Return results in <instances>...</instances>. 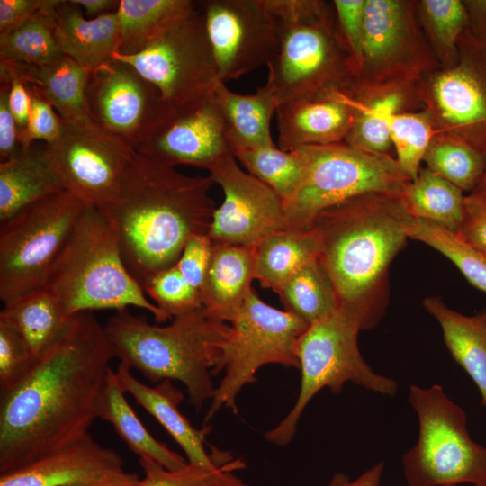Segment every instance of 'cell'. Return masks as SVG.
Here are the masks:
<instances>
[{"mask_svg": "<svg viewBox=\"0 0 486 486\" xmlns=\"http://www.w3.org/2000/svg\"><path fill=\"white\" fill-rule=\"evenodd\" d=\"M414 220L400 193L373 192L320 212L309 227L318 235L320 260L338 306L359 314L367 328L382 316L376 293L390 263L410 238Z\"/></svg>", "mask_w": 486, "mask_h": 486, "instance_id": "cell-3", "label": "cell"}, {"mask_svg": "<svg viewBox=\"0 0 486 486\" xmlns=\"http://www.w3.org/2000/svg\"><path fill=\"white\" fill-rule=\"evenodd\" d=\"M224 199L215 208L207 235L212 243L256 247L267 236L292 227L283 199L267 184L242 170L234 156L209 169Z\"/></svg>", "mask_w": 486, "mask_h": 486, "instance_id": "cell-18", "label": "cell"}, {"mask_svg": "<svg viewBox=\"0 0 486 486\" xmlns=\"http://www.w3.org/2000/svg\"><path fill=\"white\" fill-rule=\"evenodd\" d=\"M254 248L212 243L201 296L212 319L230 323L252 290Z\"/></svg>", "mask_w": 486, "mask_h": 486, "instance_id": "cell-25", "label": "cell"}, {"mask_svg": "<svg viewBox=\"0 0 486 486\" xmlns=\"http://www.w3.org/2000/svg\"><path fill=\"white\" fill-rule=\"evenodd\" d=\"M124 471L122 455L88 432L28 464L3 473L0 486H65Z\"/></svg>", "mask_w": 486, "mask_h": 486, "instance_id": "cell-20", "label": "cell"}, {"mask_svg": "<svg viewBox=\"0 0 486 486\" xmlns=\"http://www.w3.org/2000/svg\"><path fill=\"white\" fill-rule=\"evenodd\" d=\"M395 159L402 172L414 179L428 145L436 134L431 117L424 108L392 113L388 118Z\"/></svg>", "mask_w": 486, "mask_h": 486, "instance_id": "cell-41", "label": "cell"}, {"mask_svg": "<svg viewBox=\"0 0 486 486\" xmlns=\"http://www.w3.org/2000/svg\"><path fill=\"white\" fill-rule=\"evenodd\" d=\"M70 318L45 287L4 303L0 311V322L22 336L36 361L62 335Z\"/></svg>", "mask_w": 486, "mask_h": 486, "instance_id": "cell-32", "label": "cell"}, {"mask_svg": "<svg viewBox=\"0 0 486 486\" xmlns=\"http://www.w3.org/2000/svg\"><path fill=\"white\" fill-rule=\"evenodd\" d=\"M9 84L0 87V158L1 162L16 157L21 151L15 121L9 108Z\"/></svg>", "mask_w": 486, "mask_h": 486, "instance_id": "cell-50", "label": "cell"}, {"mask_svg": "<svg viewBox=\"0 0 486 486\" xmlns=\"http://www.w3.org/2000/svg\"><path fill=\"white\" fill-rule=\"evenodd\" d=\"M213 94L222 113L234 156L240 149L274 146L270 122L278 105L266 86L255 94H240L219 81Z\"/></svg>", "mask_w": 486, "mask_h": 486, "instance_id": "cell-28", "label": "cell"}, {"mask_svg": "<svg viewBox=\"0 0 486 486\" xmlns=\"http://www.w3.org/2000/svg\"><path fill=\"white\" fill-rule=\"evenodd\" d=\"M140 477L136 472L125 471L100 478L78 482L65 486H138Z\"/></svg>", "mask_w": 486, "mask_h": 486, "instance_id": "cell-54", "label": "cell"}, {"mask_svg": "<svg viewBox=\"0 0 486 486\" xmlns=\"http://www.w3.org/2000/svg\"><path fill=\"white\" fill-rule=\"evenodd\" d=\"M176 107L212 92L220 81L203 17L194 8L165 23L137 53L115 52Z\"/></svg>", "mask_w": 486, "mask_h": 486, "instance_id": "cell-13", "label": "cell"}, {"mask_svg": "<svg viewBox=\"0 0 486 486\" xmlns=\"http://www.w3.org/2000/svg\"><path fill=\"white\" fill-rule=\"evenodd\" d=\"M417 16L440 67L454 66L459 58V39L470 27L464 1L419 0L417 1Z\"/></svg>", "mask_w": 486, "mask_h": 486, "instance_id": "cell-35", "label": "cell"}, {"mask_svg": "<svg viewBox=\"0 0 486 486\" xmlns=\"http://www.w3.org/2000/svg\"><path fill=\"white\" fill-rule=\"evenodd\" d=\"M144 476L138 486H250L235 472L244 467L241 460L231 459L214 468L192 464L179 470H169L154 460L139 457Z\"/></svg>", "mask_w": 486, "mask_h": 486, "instance_id": "cell-42", "label": "cell"}, {"mask_svg": "<svg viewBox=\"0 0 486 486\" xmlns=\"http://www.w3.org/2000/svg\"><path fill=\"white\" fill-rule=\"evenodd\" d=\"M213 184L210 176L184 175L135 150L116 198L102 210L127 268L141 286L176 265L192 237L208 233L215 210Z\"/></svg>", "mask_w": 486, "mask_h": 486, "instance_id": "cell-2", "label": "cell"}, {"mask_svg": "<svg viewBox=\"0 0 486 486\" xmlns=\"http://www.w3.org/2000/svg\"><path fill=\"white\" fill-rule=\"evenodd\" d=\"M440 68L417 16V1L366 0L360 59L341 91L367 94L411 88Z\"/></svg>", "mask_w": 486, "mask_h": 486, "instance_id": "cell-8", "label": "cell"}, {"mask_svg": "<svg viewBox=\"0 0 486 486\" xmlns=\"http://www.w3.org/2000/svg\"><path fill=\"white\" fill-rule=\"evenodd\" d=\"M320 253V240L312 228L276 231L254 247V278L277 293L302 266L319 258Z\"/></svg>", "mask_w": 486, "mask_h": 486, "instance_id": "cell-30", "label": "cell"}, {"mask_svg": "<svg viewBox=\"0 0 486 486\" xmlns=\"http://www.w3.org/2000/svg\"><path fill=\"white\" fill-rule=\"evenodd\" d=\"M278 27H293L314 22L323 17L332 2L321 0H259Z\"/></svg>", "mask_w": 486, "mask_h": 486, "instance_id": "cell-45", "label": "cell"}, {"mask_svg": "<svg viewBox=\"0 0 486 486\" xmlns=\"http://www.w3.org/2000/svg\"><path fill=\"white\" fill-rule=\"evenodd\" d=\"M309 325L288 310L263 302L252 289L229 323L214 374L224 371L215 388L205 420L221 408L238 411L242 388L256 381L258 370L270 364L299 368L298 342Z\"/></svg>", "mask_w": 486, "mask_h": 486, "instance_id": "cell-9", "label": "cell"}, {"mask_svg": "<svg viewBox=\"0 0 486 486\" xmlns=\"http://www.w3.org/2000/svg\"><path fill=\"white\" fill-rule=\"evenodd\" d=\"M458 52L457 63L426 75L416 85V94L436 132L457 136L486 157V42L469 27L459 39Z\"/></svg>", "mask_w": 486, "mask_h": 486, "instance_id": "cell-14", "label": "cell"}, {"mask_svg": "<svg viewBox=\"0 0 486 486\" xmlns=\"http://www.w3.org/2000/svg\"><path fill=\"white\" fill-rule=\"evenodd\" d=\"M8 84L9 90V108L15 121L19 142L22 144L24 140L31 110V96L27 86L19 79L12 78Z\"/></svg>", "mask_w": 486, "mask_h": 486, "instance_id": "cell-51", "label": "cell"}, {"mask_svg": "<svg viewBox=\"0 0 486 486\" xmlns=\"http://www.w3.org/2000/svg\"><path fill=\"white\" fill-rule=\"evenodd\" d=\"M464 219L459 235L486 256V194H469L464 199Z\"/></svg>", "mask_w": 486, "mask_h": 486, "instance_id": "cell-49", "label": "cell"}, {"mask_svg": "<svg viewBox=\"0 0 486 486\" xmlns=\"http://www.w3.org/2000/svg\"><path fill=\"white\" fill-rule=\"evenodd\" d=\"M86 205L67 191L0 222V299L7 303L44 287Z\"/></svg>", "mask_w": 486, "mask_h": 486, "instance_id": "cell-11", "label": "cell"}, {"mask_svg": "<svg viewBox=\"0 0 486 486\" xmlns=\"http://www.w3.org/2000/svg\"><path fill=\"white\" fill-rule=\"evenodd\" d=\"M277 294L285 310L309 326L332 314L339 305L333 282L320 257L296 272Z\"/></svg>", "mask_w": 486, "mask_h": 486, "instance_id": "cell-34", "label": "cell"}, {"mask_svg": "<svg viewBox=\"0 0 486 486\" xmlns=\"http://www.w3.org/2000/svg\"><path fill=\"white\" fill-rule=\"evenodd\" d=\"M35 362L22 336L0 322V392L17 384Z\"/></svg>", "mask_w": 486, "mask_h": 486, "instance_id": "cell-44", "label": "cell"}, {"mask_svg": "<svg viewBox=\"0 0 486 486\" xmlns=\"http://www.w3.org/2000/svg\"><path fill=\"white\" fill-rule=\"evenodd\" d=\"M89 74L67 56L42 65L0 59L1 84L12 78L21 80L47 100L61 120L72 123L95 124L86 99Z\"/></svg>", "mask_w": 486, "mask_h": 486, "instance_id": "cell-24", "label": "cell"}, {"mask_svg": "<svg viewBox=\"0 0 486 486\" xmlns=\"http://www.w3.org/2000/svg\"><path fill=\"white\" fill-rule=\"evenodd\" d=\"M116 375L125 392L130 393L146 411L152 415L178 444L189 464L214 468L231 460L227 453L213 449L209 454L204 447L207 427L195 428L180 411L183 392L172 381L165 380L148 386L131 374L130 369L119 363Z\"/></svg>", "mask_w": 486, "mask_h": 486, "instance_id": "cell-22", "label": "cell"}, {"mask_svg": "<svg viewBox=\"0 0 486 486\" xmlns=\"http://www.w3.org/2000/svg\"><path fill=\"white\" fill-rule=\"evenodd\" d=\"M410 238L423 242L450 259L471 284L486 292V256L459 235L430 220L415 219Z\"/></svg>", "mask_w": 486, "mask_h": 486, "instance_id": "cell-40", "label": "cell"}, {"mask_svg": "<svg viewBox=\"0 0 486 486\" xmlns=\"http://www.w3.org/2000/svg\"><path fill=\"white\" fill-rule=\"evenodd\" d=\"M298 149L302 177L295 193L284 202L292 227L308 229L320 212L363 194L401 193L410 181L395 158L345 142Z\"/></svg>", "mask_w": 486, "mask_h": 486, "instance_id": "cell-10", "label": "cell"}, {"mask_svg": "<svg viewBox=\"0 0 486 486\" xmlns=\"http://www.w3.org/2000/svg\"><path fill=\"white\" fill-rule=\"evenodd\" d=\"M202 14L220 81L268 66L280 49V30L259 0H205Z\"/></svg>", "mask_w": 486, "mask_h": 486, "instance_id": "cell-16", "label": "cell"}, {"mask_svg": "<svg viewBox=\"0 0 486 486\" xmlns=\"http://www.w3.org/2000/svg\"><path fill=\"white\" fill-rule=\"evenodd\" d=\"M423 304L439 323L448 351L476 384L486 406V310L464 315L435 296L426 298Z\"/></svg>", "mask_w": 486, "mask_h": 486, "instance_id": "cell-27", "label": "cell"}, {"mask_svg": "<svg viewBox=\"0 0 486 486\" xmlns=\"http://www.w3.org/2000/svg\"><path fill=\"white\" fill-rule=\"evenodd\" d=\"M26 86L31 96V110L22 150L30 149L34 140L51 143L58 137L62 128V120L54 111V107L36 90Z\"/></svg>", "mask_w": 486, "mask_h": 486, "instance_id": "cell-46", "label": "cell"}, {"mask_svg": "<svg viewBox=\"0 0 486 486\" xmlns=\"http://www.w3.org/2000/svg\"><path fill=\"white\" fill-rule=\"evenodd\" d=\"M341 92L354 109L353 122L344 142L370 153L392 157V151L394 149L388 123L389 116L399 112L423 108L415 87L359 95Z\"/></svg>", "mask_w": 486, "mask_h": 486, "instance_id": "cell-26", "label": "cell"}, {"mask_svg": "<svg viewBox=\"0 0 486 486\" xmlns=\"http://www.w3.org/2000/svg\"><path fill=\"white\" fill-rule=\"evenodd\" d=\"M384 469V462L381 461L367 469L355 480L344 472H336L328 486H380Z\"/></svg>", "mask_w": 486, "mask_h": 486, "instance_id": "cell-53", "label": "cell"}, {"mask_svg": "<svg viewBox=\"0 0 486 486\" xmlns=\"http://www.w3.org/2000/svg\"><path fill=\"white\" fill-rule=\"evenodd\" d=\"M279 148L344 142L354 109L339 90L325 95L284 102L275 111Z\"/></svg>", "mask_w": 486, "mask_h": 486, "instance_id": "cell-21", "label": "cell"}, {"mask_svg": "<svg viewBox=\"0 0 486 486\" xmlns=\"http://www.w3.org/2000/svg\"><path fill=\"white\" fill-rule=\"evenodd\" d=\"M135 149L96 124L62 120L58 137L46 144L48 162L65 191L86 206L105 208L117 196Z\"/></svg>", "mask_w": 486, "mask_h": 486, "instance_id": "cell-15", "label": "cell"}, {"mask_svg": "<svg viewBox=\"0 0 486 486\" xmlns=\"http://www.w3.org/2000/svg\"><path fill=\"white\" fill-rule=\"evenodd\" d=\"M400 197L414 219L430 220L459 233L465 213L464 192L428 167H421L404 185Z\"/></svg>", "mask_w": 486, "mask_h": 486, "instance_id": "cell-33", "label": "cell"}, {"mask_svg": "<svg viewBox=\"0 0 486 486\" xmlns=\"http://www.w3.org/2000/svg\"><path fill=\"white\" fill-rule=\"evenodd\" d=\"M65 191L44 148L32 147L0 163V222L47 196Z\"/></svg>", "mask_w": 486, "mask_h": 486, "instance_id": "cell-29", "label": "cell"}, {"mask_svg": "<svg viewBox=\"0 0 486 486\" xmlns=\"http://www.w3.org/2000/svg\"><path fill=\"white\" fill-rule=\"evenodd\" d=\"M45 7L60 50L87 72L110 61L119 51L122 32L116 11L86 18L74 0H45Z\"/></svg>", "mask_w": 486, "mask_h": 486, "instance_id": "cell-23", "label": "cell"}, {"mask_svg": "<svg viewBox=\"0 0 486 486\" xmlns=\"http://www.w3.org/2000/svg\"><path fill=\"white\" fill-rule=\"evenodd\" d=\"M42 0H0V33L22 24L40 6Z\"/></svg>", "mask_w": 486, "mask_h": 486, "instance_id": "cell-52", "label": "cell"}, {"mask_svg": "<svg viewBox=\"0 0 486 486\" xmlns=\"http://www.w3.org/2000/svg\"><path fill=\"white\" fill-rule=\"evenodd\" d=\"M194 5L191 0H121L116 11L122 32L118 52H139L165 23Z\"/></svg>", "mask_w": 486, "mask_h": 486, "instance_id": "cell-37", "label": "cell"}, {"mask_svg": "<svg viewBox=\"0 0 486 486\" xmlns=\"http://www.w3.org/2000/svg\"><path fill=\"white\" fill-rule=\"evenodd\" d=\"M44 287L67 318L132 306L148 311L158 323L172 320L148 300L127 268L115 231L100 208L85 207Z\"/></svg>", "mask_w": 486, "mask_h": 486, "instance_id": "cell-5", "label": "cell"}, {"mask_svg": "<svg viewBox=\"0 0 486 486\" xmlns=\"http://www.w3.org/2000/svg\"><path fill=\"white\" fill-rule=\"evenodd\" d=\"M113 358L93 311L73 315L29 373L0 392L1 474L89 432Z\"/></svg>", "mask_w": 486, "mask_h": 486, "instance_id": "cell-1", "label": "cell"}, {"mask_svg": "<svg viewBox=\"0 0 486 486\" xmlns=\"http://www.w3.org/2000/svg\"><path fill=\"white\" fill-rule=\"evenodd\" d=\"M142 287L148 298L171 319L202 307L200 292L176 265L151 276Z\"/></svg>", "mask_w": 486, "mask_h": 486, "instance_id": "cell-43", "label": "cell"}, {"mask_svg": "<svg viewBox=\"0 0 486 486\" xmlns=\"http://www.w3.org/2000/svg\"><path fill=\"white\" fill-rule=\"evenodd\" d=\"M363 329V319L340 306L308 327L297 347L302 374L297 400L289 413L265 434L267 441L276 446L292 441L305 408L324 388L339 393L346 382H352L377 393L396 395L397 382L375 373L364 361L358 346Z\"/></svg>", "mask_w": 486, "mask_h": 486, "instance_id": "cell-6", "label": "cell"}, {"mask_svg": "<svg viewBox=\"0 0 486 486\" xmlns=\"http://www.w3.org/2000/svg\"><path fill=\"white\" fill-rule=\"evenodd\" d=\"M212 248V242L207 234L195 235L187 241L176 263L185 280L200 294L204 284Z\"/></svg>", "mask_w": 486, "mask_h": 486, "instance_id": "cell-47", "label": "cell"}, {"mask_svg": "<svg viewBox=\"0 0 486 486\" xmlns=\"http://www.w3.org/2000/svg\"><path fill=\"white\" fill-rule=\"evenodd\" d=\"M125 393L116 372L111 368L99 398L97 418L109 422L139 457L150 458L169 470L185 467L186 458L149 433L129 404Z\"/></svg>", "mask_w": 486, "mask_h": 486, "instance_id": "cell-31", "label": "cell"}, {"mask_svg": "<svg viewBox=\"0 0 486 486\" xmlns=\"http://www.w3.org/2000/svg\"><path fill=\"white\" fill-rule=\"evenodd\" d=\"M84 8L86 14L90 18H94L102 14L115 12L118 9L120 1L114 0H74Z\"/></svg>", "mask_w": 486, "mask_h": 486, "instance_id": "cell-55", "label": "cell"}, {"mask_svg": "<svg viewBox=\"0 0 486 486\" xmlns=\"http://www.w3.org/2000/svg\"><path fill=\"white\" fill-rule=\"evenodd\" d=\"M280 49L265 85L277 105L325 95L351 81L355 60L332 6L318 21L279 27ZM278 107V106H277Z\"/></svg>", "mask_w": 486, "mask_h": 486, "instance_id": "cell-12", "label": "cell"}, {"mask_svg": "<svg viewBox=\"0 0 486 486\" xmlns=\"http://www.w3.org/2000/svg\"><path fill=\"white\" fill-rule=\"evenodd\" d=\"M65 55L54 34L52 19L42 0L40 10L17 27L0 33V59L30 65L54 62Z\"/></svg>", "mask_w": 486, "mask_h": 486, "instance_id": "cell-38", "label": "cell"}, {"mask_svg": "<svg viewBox=\"0 0 486 486\" xmlns=\"http://www.w3.org/2000/svg\"><path fill=\"white\" fill-rule=\"evenodd\" d=\"M480 40L486 42V21H485L482 35Z\"/></svg>", "mask_w": 486, "mask_h": 486, "instance_id": "cell-57", "label": "cell"}, {"mask_svg": "<svg viewBox=\"0 0 486 486\" xmlns=\"http://www.w3.org/2000/svg\"><path fill=\"white\" fill-rule=\"evenodd\" d=\"M235 158L249 174L271 187L282 199L288 200L297 190L303 172L299 149L282 150L274 146L246 148Z\"/></svg>", "mask_w": 486, "mask_h": 486, "instance_id": "cell-39", "label": "cell"}, {"mask_svg": "<svg viewBox=\"0 0 486 486\" xmlns=\"http://www.w3.org/2000/svg\"><path fill=\"white\" fill-rule=\"evenodd\" d=\"M365 2L366 0L332 1L341 31L353 55L355 68L362 50Z\"/></svg>", "mask_w": 486, "mask_h": 486, "instance_id": "cell-48", "label": "cell"}, {"mask_svg": "<svg viewBox=\"0 0 486 486\" xmlns=\"http://www.w3.org/2000/svg\"><path fill=\"white\" fill-rule=\"evenodd\" d=\"M472 193L486 194V172L481 180L479 185Z\"/></svg>", "mask_w": 486, "mask_h": 486, "instance_id": "cell-56", "label": "cell"}, {"mask_svg": "<svg viewBox=\"0 0 486 486\" xmlns=\"http://www.w3.org/2000/svg\"><path fill=\"white\" fill-rule=\"evenodd\" d=\"M136 151L166 165L211 167L234 156L212 92L169 110ZM235 157V156H234Z\"/></svg>", "mask_w": 486, "mask_h": 486, "instance_id": "cell-19", "label": "cell"}, {"mask_svg": "<svg viewBox=\"0 0 486 486\" xmlns=\"http://www.w3.org/2000/svg\"><path fill=\"white\" fill-rule=\"evenodd\" d=\"M426 167L463 192L472 193L486 172V157L467 141L438 131L423 158Z\"/></svg>", "mask_w": 486, "mask_h": 486, "instance_id": "cell-36", "label": "cell"}, {"mask_svg": "<svg viewBox=\"0 0 486 486\" xmlns=\"http://www.w3.org/2000/svg\"><path fill=\"white\" fill-rule=\"evenodd\" d=\"M86 99L94 123L135 150L169 110L154 86L113 58L89 74Z\"/></svg>", "mask_w": 486, "mask_h": 486, "instance_id": "cell-17", "label": "cell"}, {"mask_svg": "<svg viewBox=\"0 0 486 486\" xmlns=\"http://www.w3.org/2000/svg\"><path fill=\"white\" fill-rule=\"evenodd\" d=\"M166 326L150 324L127 309L104 325L115 357L151 382L178 381L190 402L201 408L212 399V374L219 364L229 323L216 320L202 307L178 315Z\"/></svg>", "mask_w": 486, "mask_h": 486, "instance_id": "cell-4", "label": "cell"}, {"mask_svg": "<svg viewBox=\"0 0 486 486\" xmlns=\"http://www.w3.org/2000/svg\"><path fill=\"white\" fill-rule=\"evenodd\" d=\"M408 400L419 431L402 455L407 486H486V446L471 437L462 407L439 384H411Z\"/></svg>", "mask_w": 486, "mask_h": 486, "instance_id": "cell-7", "label": "cell"}]
</instances>
